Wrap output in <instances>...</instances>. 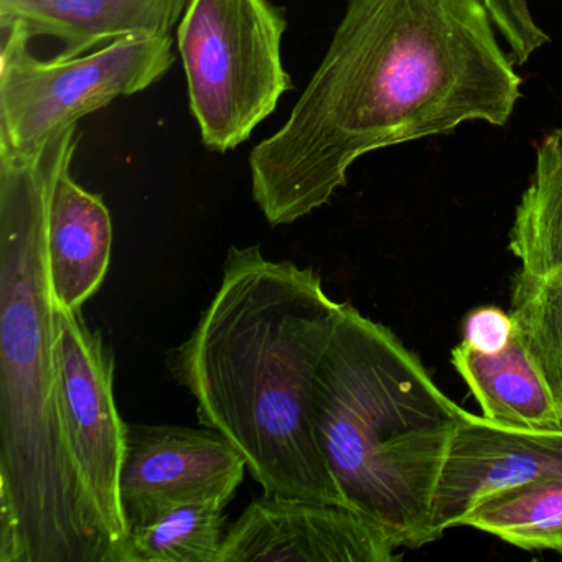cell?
I'll use <instances>...</instances> for the list:
<instances>
[{
  "label": "cell",
  "instance_id": "cell-1",
  "mask_svg": "<svg viewBox=\"0 0 562 562\" xmlns=\"http://www.w3.org/2000/svg\"><path fill=\"white\" fill-rule=\"evenodd\" d=\"M483 0H347L285 123L249 154L269 225L330 202L361 157L465 123L505 127L522 80Z\"/></svg>",
  "mask_w": 562,
  "mask_h": 562
},
{
  "label": "cell",
  "instance_id": "cell-2",
  "mask_svg": "<svg viewBox=\"0 0 562 562\" xmlns=\"http://www.w3.org/2000/svg\"><path fill=\"white\" fill-rule=\"evenodd\" d=\"M80 140L0 153V562H121L61 414L48 213Z\"/></svg>",
  "mask_w": 562,
  "mask_h": 562
},
{
  "label": "cell",
  "instance_id": "cell-3",
  "mask_svg": "<svg viewBox=\"0 0 562 562\" xmlns=\"http://www.w3.org/2000/svg\"><path fill=\"white\" fill-rule=\"evenodd\" d=\"M341 304L314 268L233 246L215 297L167 353L200 424L241 453L265 495L341 505L314 429L315 380Z\"/></svg>",
  "mask_w": 562,
  "mask_h": 562
},
{
  "label": "cell",
  "instance_id": "cell-4",
  "mask_svg": "<svg viewBox=\"0 0 562 562\" xmlns=\"http://www.w3.org/2000/svg\"><path fill=\"white\" fill-rule=\"evenodd\" d=\"M312 414L341 506L397 549L439 539L434 493L465 411L390 328L348 302L318 367Z\"/></svg>",
  "mask_w": 562,
  "mask_h": 562
},
{
  "label": "cell",
  "instance_id": "cell-5",
  "mask_svg": "<svg viewBox=\"0 0 562 562\" xmlns=\"http://www.w3.org/2000/svg\"><path fill=\"white\" fill-rule=\"evenodd\" d=\"M285 29L284 11L269 0H190L177 45L206 149L226 154L245 144L292 90Z\"/></svg>",
  "mask_w": 562,
  "mask_h": 562
},
{
  "label": "cell",
  "instance_id": "cell-6",
  "mask_svg": "<svg viewBox=\"0 0 562 562\" xmlns=\"http://www.w3.org/2000/svg\"><path fill=\"white\" fill-rule=\"evenodd\" d=\"M0 153L31 154L81 117L153 87L176 64L172 37L133 35L44 61L18 25L0 27Z\"/></svg>",
  "mask_w": 562,
  "mask_h": 562
},
{
  "label": "cell",
  "instance_id": "cell-7",
  "mask_svg": "<svg viewBox=\"0 0 562 562\" xmlns=\"http://www.w3.org/2000/svg\"><path fill=\"white\" fill-rule=\"evenodd\" d=\"M61 414L78 469L121 544L126 521L121 512L120 476L126 456L127 424L114 401V355L100 331L90 330L81 314L55 305Z\"/></svg>",
  "mask_w": 562,
  "mask_h": 562
},
{
  "label": "cell",
  "instance_id": "cell-8",
  "mask_svg": "<svg viewBox=\"0 0 562 562\" xmlns=\"http://www.w3.org/2000/svg\"><path fill=\"white\" fill-rule=\"evenodd\" d=\"M246 470L241 453L209 427L127 424L120 476L127 532L183 503L228 505Z\"/></svg>",
  "mask_w": 562,
  "mask_h": 562
},
{
  "label": "cell",
  "instance_id": "cell-9",
  "mask_svg": "<svg viewBox=\"0 0 562 562\" xmlns=\"http://www.w3.org/2000/svg\"><path fill=\"white\" fill-rule=\"evenodd\" d=\"M396 549L347 506L265 495L226 531L218 562H393Z\"/></svg>",
  "mask_w": 562,
  "mask_h": 562
},
{
  "label": "cell",
  "instance_id": "cell-10",
  "mask_svg": "<svg viewBox=\"0 0 562 562\" xmlns=\"http://www.w3.org/2000/svg\"><path fill=\"white\" fill-rule=\"evenodd\" d=\"M554 476H562V430L498 426L465 411L437 480L434 531L440 538L485 499Z\"/></svg>",
  "mask_w": 562,
  "mask_h": 562
},
{
  "label": "cell",
  "instance_id": "cell-11",
  "mask_svg": "<svg viewBox=\"0 0 562 562\" xmlns=\"http://www.w3.org/2000/svg\"><path fill=\"white\" fill-rule=\"evenodd\" d=\"M190 0H0V27L54 37L60 58L80 57L124 37H166Z\"/></svg>",
  "mask_w": 562,
  "mask_h": 562
},
{
  "label": "cell",
  "instance_id": "cell-12",
  "mask_svg": "<svg viewBox=\"0 0 562 562\" xmlns=\"http://www.w3.org/2000/svg\"><path fill=\"white\" fill-rule=\"evenodd\" d=\"M113 223L103 196L85 190L65 167L48 213L47 256L57 307L81 314L106 279Z\"/></svg>",
  "mask_w": 562,
  "mask_h": 562
},
{
  "label": "cell",
  "instance_id": "cell-13",
  "mask_svg": "<svg viewBox=\"0 0 562 562\" xmlns=\"http://www.w3.org/2000/svg\"><path fill=\"white\" fill-rule=\"evenodd\" d=\"M452 364L490 423L528 430H562L554 394L518 334L498 353H482L460 344L452 350Z\"/></svg>",
  "mask_w": 562,
  "mask_h": 562
},
{
  "label": "cell",
  "instance_id": "cell-14",
  "mask_svg": "<svg viewBox=\"0 0 562 562\" xmlns=\"http://www.w3.org/2000/svg\"><path fill=\"white\" fill-rule=\"evenodd\" d=\"M509 251L522 271L546 274L562 268V127L536 147L535 169L515 210Z\"/></svg>",
  "mask_w": 562,
  "mask_h": 562
},
{
  "label": "cell",
  "instance_id": "cell-15",
  "mask_svg": "<svg viewBox=\"0 0 562 562\" xmlns=\"http://www.w3.org/2000/svg\"><path fill=\"white\" fill-rule=\"evenodd\" d=\"M462 526L488 532L525 551L562 554V476L498 493L476 505Z\"/></svg>",
  "mask_w": 562,
  "mask_h": 562
},
{
  "label": "cell",
  "instance_id": "cell-16",
  "mask_svg": "<svg viewBox=\"0 0 562 562\" xmlns=\"http://www.w3.org/2000/svg\"><path fill=\"white\" fill-rule=\"evenodd\" d=\"M225 506L183 503L130 532L123 562H218L225 541Z\"/></svg>",
  "mask_w": 562,
  "mask_h": 562
},
{
  "label": "cell",
  "instance_id": "cell-17",
  "mask_svg": "<svg viewBox=\"0 0 562 562\" xmlns=\"http://www.w3.org/2000/svg\"><path fill=\"white\" fill-rule=\"evenodd\" d=\"M512 315L562 416V268L546 274L519 269L512 282Z\"/></svg>",
  "mask_w": 562,
  "mask_h": 562
},
{
  "label": "cell",
  "instance_id": "cell-18",
  "mask_svg": "<svg viewBox=\"0 0 562 562\" xmlns=\"http://www.w3.org/2000/svg\"><path fill=\"white\" fill-rule=\"evenodd\" d=\"M499 37L515 64L525 65L536 52L549 44V35L535 21L529 0H483Z\"/></svg>",
  "mask_w": 562,
  "mask_h": 562
},
{
  "label": "cell",
  "instance_id": "cell-19",
  "mask_svg": "<svg viewBox=\"0 0 562 562\" xmlns=\"http://www.w3.org/2000/svg\"><path fill=\"white\" fill-rule=\"evenodd\" d=\"M516 335L515 318L512 312L485 305L473 308L463 322V340L467 347L482 353H498L508 347Z\"/></svg>",
  "mask_w": 562,
  "mask_h": 562
}]
</instances>
